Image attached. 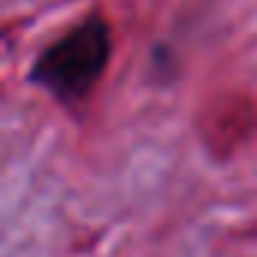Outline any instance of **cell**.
Returning <instances> with one entry per match:
<instances>
[{
  "label": "cell",
  "instance_id": "cell-1",
  "mask_svg": "<svg viewBox=\"0 0 257 257\" xmlns=\"http://www.w3.org/2000/svg\"><path fill=\"white\" fill-rule=\"evenodd\" d=\"M112 61V25L103 10H88L58 40L40 49L28 70V82L46 91L55 103L76 109L82 106Z\"/></svg>",
  "mask_w": 257,
  "mask_h": 257
}]
</instances>
